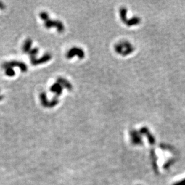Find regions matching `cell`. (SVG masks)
Wrapping results in <instances>:
<instances>
[{
  "label": "cell",
  "mask_w": 185,
  "mask_h": 185,
  "mask_svg": "<svg viewBox=\"0 0 185 185\" xmlns=\"http://www.w3.org/2000/svg\"><path fill=\"white\" fill-rule=\"evenodd\" d=\"M77 56L79 59H83L85 57V54L83 50L78 47H74L71 48L66 54V58L68 59L73 58L74 57Z\"/></svg>",
  "instance_id": "obj_4"
},
{
  "label": "cell",
  "mask_w": 185,
  "mask_h": 185,
  "mask_svg": "<svg viewBox=\"0 0 185 185\" xmlns=\"http://www.w3.org/2000/svg\"><path fill=\"white\" fill-rule=\"evenodd\" d=\"M52 59V55L50 54H44L42 57L38 58V59H34L33 60H31V64L34 65H40L44 63H46L48 61H49Z\"/></svg>",
  "instance_id": "obj_5"
},
{
  "label": "cell",
  "mask_w": 185,
  "mask_h": 185,
  "mask_svg": "<svg viewBox=\"0 0 185 185\" xmlns=\"http://www.w3.org/2000/svg\"><path fill=\"white\" fill-rule=\"evenodd\" d=\"M5 74L9 77H13L15 75V71L12 68H8L5 69Z\"/></svg>",
  "instance_id": "obj_10"
},
{
  "label": "cell",
  "mask_w": 185,
  "mask_h": 185,
  "mask_svg": "<svg viewBox=\"0 0 185 185\" xmlns=\"http://www.w3.org/2000/svg\"><path fill=\"white\" fill-rule=\"evenodd\" d=\"M57 82L59 84H60L62 86L63 88H66L69 91H71L73 89L72 84L65 78L58 77L57 78Z\"/></svg>",
  "instance_id": "obj_7"
},
{
  "label": "cell",
  "mask_w": 185,
  "mask_h": 185,
  "mask_svg": "<svg viewBox=\"0 0 185 185\" xmlns=\"http://www.w3.org/2000/svg\"><path fill=\"white\" fill-rule=\"evenodd\" d=\"M4 99V96L3 95H1L0 94V101H1Z\"/></svg>",
  "instance_id": "obj_13"
},
{
  "label": "cell",
  "mask_w": 185,
  "mask_h": 185,
  "mask_svg": "<svg viewBox=\"0 0 185 185\" xmlns=\"http://www.w3.org/2000/svg\"><path fill=\"white\" fill-rule=\"evenodd\" d=\"M4 9H5V6H4V4L1 1H0V9L3 10Z\"/></svg>",
  "instance_id": "obj_12"
},
{
  "label": "cell",
  "mask_w": 185,
  "mask_h": 185,
  "mask_svg": "<svg viewBox=\"0 0 185 185\" xmlns=\"http://www.w3.org/2000/svg\"><path fill=\"white\" fill-rule=\"evenodd\" d=\"M32 44H33V41L30 38L27 39L25 41L23 45L22 49L25 54H28V52L31 50Z\"/></svg>",
  "instance_id": "obj_8"
},
{
  "label": "cell",
  "mask_w": 185,
  "mask_h": 185,
  "mask_svg": "<svg viewBox=\"0 0 185 185\" xmlns=\"http://www.w3.org/2000/svg\"><path fill=\"white\" fill-rule=\"evenodd\" d=\"M40 17L44 21V26L47 29L55 28L59 33H62L65 30L64 23L58 20H53L49 17V14L45 12H42L40 14Z\"/></svg>",
  "instance_id": "obj_1"
},
{
  "label": "cell",
  "mask_w": 185,
  "mask_h": 185,
  "mask_svg": "<svg viewBox=\"0 0 185 185\" xmlns=\"http://www.w3.org/2000/svg\"><path fill=\"white\" fill-rule=\"evenodd\" d=\"M40 99L42 105L46 108H52L59 103V100L58 98H54L52 100L49 101L46 92L41 93L40 95Z\"/></svg>",
  "instance_id": "obj_3"
},
{
  "label": "cell",
  "mask_w": 185,
  "mask_h": 185,
  "mask_svg": "<svg viewBox=\"0 0 185 185\" xmlns=\"http://www.w3.org/2000/svg\"><path fill=\"white\" fill-rule=\"evenodd\" d=\"M63 89L64 88H62V86L60 84L56 82L55 83H54V85H52L50 86V91L51 92L55 94L56 95V96H59L62 94Z\"/></svg>",
  "instance_id": "obj_6"
},
{
  "label": "cell",
  "mask_w": 185,
  "mask_h": 185,
  "mask_svg": "<svg viewBox=\"0 0 185 185\" xmlns=\"http://www.w3.org/2000/svg\"><path fill=\"white\" fill-rule=\"evenodd\" d=\"M173 185H185V178L178 182L174 183Z\"/></svg>",
  "instance_id": "obj_11"
},
{
  "label": "cell",
  "mask_w": 185,
  "mask_h": 185,
  "mask_svg": "<svg viewBox=\"0 0 185 185\" xmlns=\"http://www.w3.org/2000/svg\"><path fill=\"white\" fill-rule=\"evenodd\" d=\"M15 67L19 68L20 71L22 72H24V73L28 71L27 65H26V64H25L23 62L17 61H12L4 62L2 64V68L4 70L6 68H13Z\"/></svg>",
  "instance_id": "obj_2"
},
{
  "label": "cell",
  "mask_w": 185,
  "mask_h": 185,
  "mask_svg": "<svg viewBox=\"0 0 185 185\" xmlns=\"http://www.w3.org/2000/svg\"><path fill=\"white\" fill-rule=\"evenodd\" d=\"M132 141L134 144H141L142 143L141 138L138 136L137 134L134 133L133 134H132Z\"/></svg>",
  "instance_id": "obj_9"
}]
</instances>
